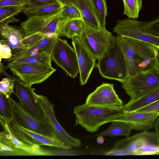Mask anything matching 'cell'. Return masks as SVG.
<instances>
[{
	"label": "cell",
	"instance_id": "6da1fadb",
	"mask_svg": "<svg viewBox=\"0 0 159 159\" xmlns=\"http://www.w3.org/2000/svg\"><path fill=\"white\" fill-rule=\"evenodd\" d=\"M117 36L125 61L127 78L139 72L159 68V50L155 47L138 40Z\"/></svg>",
	"mask_w": 159,
	"mask_h": 159
},
{
	"label": "cell",
	"instance_id": "7a4b0ae2",
	"mask_svg": "<svg viewBox=\"0 0 159 159\" xmlns=\"http://www.w3.org/2000/svg\"><path fill=\"white\" fill-rule=\"evenodd\" d=\"M125 112L123 107H105L85 103L75 107L73 111L76 124L91 133L96 132L102 125L111 122Z\"/></svg>",
	"mask_w": 159,
	"mask_h": 159
},
{
	"label": "cell",
	"instance_id": "3957f363",
	"mask_svg": "<svg viewBox=\"0 0 159 159\" xmlns=\"http://www.w3.org/2000/svg\"><path fill=\"white\" fill-rule=\"evenodd\" d=\"M159 150V137L147 131L117 142L106 155H153Z\"/></svg>",
	"mask_w": 159,
	"mask_h": 159
},
{
	"label": "cell",
	"instance_id": "277c9868",
	"mask_svg": "<svg viewBox=\"0 0 159 159\" xmlns=\"http://www.w3.org/2000/svg\"><path fill=\"white\" fill-rule=\"evenodd\" d=\"M96 66L105 78L124 82L127 78L125 61L118 36H114L103 55L98 60Z\"/></svg>",
	"mask_w": 159,
	"mask_h": 159
},
{
	"label": "cell",
	"instance_id": "5b68a950",
	"mask_svg": "<svg viewBox=\"0 0 159 159\" xmlns=\"http://www.w3.org/2000/svg\"><path fill=\"white\" fill-rule=\"evenodd\" d=\"M159 87V68L139 72L127 78L122 87L129 96V102L137 100Z\"/></svg>",
	"mask_w": 159,
	"mask_h": 159
},
{
	"label": "cell",
	"instance_id": "8992f818",
	"mask_svg": "<svg viewBox=\"0 0 159 159\" xmlns=\"http://www.w3.org/2000/svg\"><path fill=\"white\" fill-rule=\"evenodd\" d=\"M148 24V22L129 18L118 20L113 31L119 36L144 42L154 46L159 50V37L150 33Z\"/></svg>",
	"mask_w": 159,
	"mask_h": 159
},
{
	"label": "cell",
	"instance_id": "52a82bcc",
	"mask_svg": "<svg viewBox=\"0 0 159 159\" xmlns=\"http://www.w3.org/2000/svg\"><path fill=\"white\" fill-rule=\"evenodd\" d=\"M9 101L12 119L20 126L33 132L51 137L58 138L50 124L41 121L25 111L11 97Z\"/></svg>",
	"mask_w": 159,
	"mask_h": 159
},
{
	"label": "cell",
	"instance_id": "ba28073f",
	"mask_svg": "<svg viewBox=\"0 0 159 159\" xmlns=\"http://www.w3.org/2000/svg\"><path fill=\"white\" fill-rule=\"evenodd\" d=\"M114 37L106 28L96 30L83 22L82 34L79 37L88 51L98 60L104 54Z\"/></svg>",
	"mask_w": 159,
	"mask_h": 159
},
{
	"label": "cell",
	"instance_id": "9c48e42d",
	"mask_svg": "<svg viewBox=\"0 0 159 159\" xmlns=\"http://www.w3.org/2000/svg\"><path fill=\"white\" fill-rule=\"evenodd\" d=\"M51 58L70 77L75 78L79 72L75 51L66 40L58 38L52 49Z\"/></svg>",
	"mask_w": 159,
	"mask_h": 159
},
{
	"label": "cell",
	"instance_id": "30bf717a",
	"mask_svg": "<svg viewBox=\"0 0 159 159\" xmlns=\"http://www.w3.org/2000/svg\"><path fill=\"white\" fill-rule=\"evenodd\" d=\"M9 68L14 75L30 86L44 81L56 70L51 65L43 63L24 64Z\"/></svg>",
	"mask_w": 159,
	"mask_h": 159
},
{
	"label": "cell",
	"instance_id": "8fae6325",
	"mask_svg": "<svg viewBox=\"0 0 159 159\" xmlns=\"http://www.w3.org/2000/svg\"><path fill=\"white\" fill-rule=\"evenodd\" d=\"M61 10L55 14L28 17L27 19L20 24L25 32V37L37 33H40L46 37L56 36L57 25Z\"/></svg>",
	"mask_w": 159,
	"mask_h": 159
},
{
	"label": "cell",
	"instance_id": "7c38bea8",
	"mask_svg": "<svg viewBox=\"0 0 159 159\" xmlns=\"http://www.w3.org/2000/svg\"><path fill=\"white\" fill-rule=\"evenodd\" d=\"M7 124L16 137L28 144L47 145L66 149H71L59 138L46 136L24 128L12 119Z\"/></svg>",
	"mask_w": 159,
	"mask_h": 159
},
{
	"label": "cell",
	"instance_id": "4fadbf2b",
	"mask_svg": "<svg viewBox=\"0 0 159 159\" xmlns=\"http://www.w3.org/2000/svg\"><path fill=\"white\" fill-rule=\"evenodd\" d=\"M36 99L45 116L57 137L71 149L73 147H79L81 145V141L68 134L57 120L54 110V105L43 95L37 94Z\"/></svg>",
	"mask_w": 159,
	"mask_h": 159
},
{
	"label": "cell",
	"instance_id": "5bb4252c",
	"mask_svg": "<svg viewBox=\"0 0 159 159\" xmlns=\"http://www.w3.org/2000/svg\"><path fill=\"white\" fill-rule=\"evenodd\" d=\"M14 78L16 88L14 94L20 100L22 107L38 120L48 123L37 102V94L31 86L24 83L18 77Z\"/></svg>",
	"mask_w": 159,
	"mask_h": 159
},
{
	"label": "cell",
	"instance_id": "9a60e30c",
	"mask_svg": "<svg viewBox=\"0 0 159 159\" xmlns=\"http://www.w3.org/2000/svg\"><path fill=\"white\" fill-rule=\"evenodd\" d=\"M3 131L0 133V142L21 149L31 156H59V151L43 148L40 146L28 144L16 137L10 130L7 124L0 119Z\"/></svg>",
	"mask_w": 159,
	"mask_h": 159
},
{
	"label": "cell",
	"instance_id": "2e32d148",
	"mask_svg": "<svg viewBox=\"0 0 159 159\" xmlns=\"http://www.w3.org/2000/svg\"><path fill=\"white\" fill-rule=\"evenodd\" d=\"M85 103L93 105L122 107L123 101L116 93L113 84L103 83L87 96Z\"/></svg>",
	"mask_w": 159,
	"mask_h": 159
},
{
	"label": "cell",
	"instance_id": "e0dca14e",
	"mask_svg": "<svg viewBox=\"0 0 159 159\" xmlns=\"http://www.w3.org/2000/svg\"><path fill=\"white\" fill-rule=\"evenodd\" d=\"M72 43L77 55L80 84L84 85L87 83L95 67L96 59L87 49L79 37L72 39Z\"/></svg>",
	"mask_w": 159,
	"mask_h": 159
},
{
	"label": "cell",
	"instance_id": "ac0fdd59",
	"mask_svg": "<svg viewBox=\"0 0 159 159\" xmlns=\"http://www.w3.org/2000/svg\"><path fill=\"white\" fill-rule=\"evenodd\" d=\"M159 113L152 112L126 111L121 116L113 121L125 122L132 129L145 131L153 128L155 122Z\"/></svg>",
	"mask_w": 159,
	"mask_h": 159
},
{
	"label": "cell",
	"instance_id": "d6986e66",
	"mask_svg": "<svg viewBox=\"0 0 159 159\" xmlns=\"http://www.w3.org/2000/svg\"><path fill=\"white\" fill-rule=\"evenodd\" d=\"M0 25V43L8 46L11 49L12 53L27 48L23 43L25 34L21 27L9 25L8 24Z\"/></svg>",
	"mask_w": 159,
	"mask_h": 159
},
{
	"label": "cell",
	"instance_id": "ffe728a7",
	"mask_svg": "<svg viewBox=\"0 0 159 159\" xmlns=\"http://www.w3.org/2000/svg\"><path fill=\"white\" fill-rule=\"evenodd\" d=\"M83 23L82 19H66L60 17L56 35L57 37L64 36L71 39L75 36L80 37L82 34Z\"/></svg>",
	"mask_w": 159,
	"mask_h": 159
},
{
	"label": "cell",
	"instance_id": "44dd1931",
	"mask_svg": "<svg viewBox=\"0 0 159 159\" xmlns=\"http://www.w3.org/2000/svg\"><path fill=\"white\" fill-rule=\"evenodd\" d=\"M58 37L57 36L44 37L25 49L12 53L11 57L7 61H9L29 54L42 52L51 55Z\"/></svg>",
	"mask_w": 159,
	"mask_h": 159
},
{
	"label": "cell",
	"instance_id": "7402d4cb",
	"mask_svg": "<svg viewBox=\"0 0 159 159\" xmlns=\"http://www.w3.org/2000/svg\"><path fill=\"white\" fill-rule=\"evenodd\" d=\"M73 5L79 10L84 23L96 30L102 28L100 25L92 0H73Z\"/></svg>",
	"mask_w": 159,
	"mask_h": 159
},
{
	"label": "cell",
	"instance_id": "603a6c76",
	"mask_svg": "<svg viewBox=\"0 0 159 159\" xmlns=\"http://www.w3.org/2000/svg\"><path fill=\"white\" fill-rule=\"evenodd\" d=\"M62 6L57 1L51 3L36 2L25 5L22 11L28 17L43 16L57 13L61 10Z\"/></svg>",
	"mask_w": 159,
	"mask_h": 159
},
{
	"label": "cell",
	"instance_id": "cb8c5ba5",
	"mask_svg": "<svg viewBox=\"0 0 159 159\" xmlns=\"http://www.w3.org/2000/svg\"><path fill=\"white\" fill-rule=\"evenodd\" d=\"M51 55L45 52L29 54L9 61L6 69L12 66L24 64L43 63L51 65Z\"/></svg>",
	"mask_w": 159,
	"mask_h": 159
},
{
	"label": "cell",
	"instance_id": "d4e9b609",
	"mask_svg": "<svg viewBox=\"0 0 159 159\" xmlns=\"http://www.w3.org/2000/svg\"><path fill=\"white\" fill-rule=\"evenodd\" d=\"M111 122L108 129L96 136L111 137L123 136L126 138L129 137L133 129L129 124L120 121H114Z\"/></svg>",
	"mask_w": 159,
	"mask_h": 159
},
{
	"label": "cell",
	"instance_id": "484cf974",
	"mask_svg": "<svg viewBox=\"0 0 159 159\" xmlns=\"http://www.w3.org/2000/svg\"><path fill=\"white\" fill-rule=\"evenodd\" d=\"M159 99V87L143 97L133 102H128L124 105V109L126 111H136Z\"/></svg>",
	"mask_w": 159,
	"mask_h": 159
},
{
	"label": "cell",
	"instance_id": "4316f807",
	"mask_svg": "<svg viewBox=\"0 0 159 159\" xmlns=\"http://www.w3.org/2000/svg\"><path fill=\"white\" fill-rule=\"evenodd\" d=\"M124 5L123 14L128 18L136 19L142 7V0H123Z\"/></svg>",
	"mask_w": 159,
	"mask_h": 159
},
{
	"label": "cell",
	"instance_id": "83f0119b",
	"mask_svg": "<svg viewBox=\"0 0 159 159\" xmlns=\"http://www.w3.org/2000/svg\"><path fill=\"white\" fill-rule=\"evenodd\" d=\"M100 25L102 28H105L106 18L107 16L106 0H92Z\"/></svg>",
	"mask_w": 159,
	"mask_h": 159
},
{
	"label": "cell",
	"instance_id": "f1b7e54d",
	"mask_svg": "<svg viewBox=\"0 0 159 159\" xmlns=\"http://www.w3.org/2000/svg\"><path fill=\"white\" fill-rule=\"evenodd\" d=\"M9 98L0 93V119L7 124L12 119Z\"/></svg>",
	"mask_w": 159,
	"mask_h": 159
},
{
	"label": "cell",
	"instance_id": "f546056e",
	"mask_svg": "<svg viewBox=\"0 0 159 159\" xmlns=\"http://www.w3.org/2000/svg\"><path fill=\"white\" fill-rule=\"evenodd\" d=\"M0 156H30L27 152L20 148L0 142Z\"/></svg>",
	"mask_w": 159,
	"mask_h": 159
},
{
	"label": "cell",
	"instance_id": "4dcf8cb0",
	"mask_svg": "<svg viewBox=\"0 0 159 159\" xmlns=\"http://www.w3.org/2000/svg\"><path fill=\"white\" fill-rule=\"evenodd\" d=\"M60 17L66 19H82L79 9L74 5L62 6Z\"/></svg>",
	"mask_w": 159,
	"mask_h": 159
},
{
	"label": "cell",
	"instance_id": "1f68e13d",
	"mask_svg": "<svg viewBox=\"0 0 159 159\" xmlns=\"http://www.w3.org/2000/svg\"><path fill=\"white\" fill-rule=\"evenodd\" d=\"M24 6L0 7V22L18 15L23 11Z\"/></svg>",
	"mask_w": 159,
	"mask_h": 159
},
{
	"label": "cell",
	"instance_id": "d6a6232c",
	"mask_svg": "<svg viewBox=\"0 0 159 159\" xmlns=\"http://www.w3.org/2000/svg\"><path fill=\"white\" fill-rule=\"evenodd\" d=\"M15 78L11 79L5 78L3 79L0 83V93L9 98L11 95L14 93Z\"/></svg>",
	"mask_w": 159,
	"mask_h": 159
},
{
	"label": "cell",
	"instance_id": "836d02e7",
	"mask_svg": "<svg viewBox=\"0 0 159 159\" xmlns=\"http://www.w3.org/2000/svg\"><path fill=\"white\" fill-rule=\"evenodd\" d=\"M30 3L26 0H0V7L25 6Z\"/></svg>",
	"mask_w": 159,
	"mask_h": 159
},
{
	"label": "cell",
	"instance_id": "e575fe53",
	"mask_svg": "<svg viewBox=\"0 0 159 159\" xmlns=\"http://www.w3.org/2000/svg\"><path fill=\"white\" fill-rule=\"evenodd\" d=\"M149 31L152 35L159 37V16L148 22Z\"/></svg>",
	"mask_w": 159,
	"mask_h": 159
},
{
	"label": "cell",
	"instance_id": "d590c367",
	"mask_svg": "<svg viewBox=\"0 0 159 159\" xmlns=\"http://www.w3.org/2000/svg\"><path fill=\"white\" fill-rule=\"evenodd\" d=\"M0 61L2 59L8 60L10 58L12 55L11 49L7 45L0 43Z\"/></svg>",
	"mask_w": 159,
	"mask_h": 159
},
{
	"label": "cell",
	"instance_id": "8d00e7d4",
	"mask_svg": "<svg viewBox=\"0 0 159 159\" xmlns=\"http://www.w3.org/2000/svg\"><path fill=\"white\" fill-rule=\"evenodd\" d=\"M135 111L139 112H152L159 113V99Z\"/></svg>",
	"mask_w": 159,
	"mask_h": 159
},
{
	"label": "cell",
	"instance_id": "74e56055",
	"mask_svg": "<svg viewBox=\"0 0 159 159\" xmlns=\"http://www.w3.org/2000/svg\"><path fill=\"white\" fill-rule=\"evenodd\" d=\"M62 6L73 5V0H56Z\"/></svg>",
	"mask_w": 159,
	"mask_h": 159
},
{
	"label": "cell",
	"instance_id": "f35d334b",
	"mask_svg": "<svg viewBox=\"0 0 159 159\" xmlns=\"http://www.w3.org/2000/svg\"><path fill=\"white\" fill-rule=\"evenodd\" d=\"M18 21V20L13 16L7 18L2 21L0 22V24H9L11 22L14 23Z\"/></svg>",
	"mask_w": 159,
	"mask_h": 159
},
{
	"label": "cell",
	"instance_id": "ab89813d",
	"mask_svg": "<svg viewBox=\"0 0 159 159\" xmlns=\"http://www.w3.org/2000/svg\"><path fill=\"white\" fill-rule=\"evenodd\" d=\"M153 128L155 130V132L159 137V116L157 118L154 123Z\"/></svg>",
	"mask_w": 159,
	"mask_h": 159
},
{
	"label": "cell",
	"instance_id": "60d3db41",
	"mask_svg": "<svg viewBox=\"0 0 159 159\" xmlns=\"http://www.w3.org/2000/svg\"><path fill=\"white\" fill-rule=\"evenodd\" d=\"M5 67L4 66L3 64L2 63L1 61H0V74H2V75H5V76L7 77L11 78V79H13L14 77H12L10 75H9L7 74V73H6L4 70V69Z\"/></svg>",
	"mask_w": 159,
	"mask_h": 159
},
{
	"label": "cell",
	"instance_id": "b9f144b4",
	"mask_svg": "<svg viewBox=\"0 0 159 159\" xmlns=\"http://www.w3.org/2000/svg\"><path fill=\"white\" fill-rule=\"evenodd\" d=\"M30 2V3H32L36 2H43L48 3H51L56 1V0H26Z\"/></svg>",
	"mask_w": 159,
	"mask_h": 159
},
{
	"label": "cell",
	"instance_id": "7bdbcfd3",
	"mask_svg": "<svg viewBox=\"0 0 159 159\" xmlns=\"http://www.w3.org/2000/svg\"><path fill=\"white\" fill-rule=\"evenodd\" d=\"M97 141L99 144H102L104 141V139L102 136H98L97 139Z\"/></svg>",
	"mask_w": 159,
	"mask_h": 159
},
{
	"label": "cell",
	"instance_id": "ee69618b",
	"mask_svg": "<svg viewBox=\"0 0 159 159\" xmlns=\"http://www.w3.org/2000/svg\"><path fill=\"white\" fill-rule=\"evenodd\" d=\"M155 154L156 155H159V150H158L155 152Z\"/></svg>",
	"mask_w": 159,
	"mask_h": 159
},
{
	"label": "cell",
	"instance_id": "f6af8a7d",
	"mask_svg": "<svg viewBox=\"0 0 159 159\" xmlns=\"http://www.w3.org/2000/svg\"><path fill=\"white\" fill-rule=\"evenodd\" d=\"M158 60H159V50L158 51Z\"/></svg>",
	"mask_w": 159,
	"mask_h": 159
}]
</instances>
